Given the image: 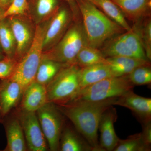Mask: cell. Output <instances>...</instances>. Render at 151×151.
Wrapping results in <instances>:
<instances>
[{
	"instance_id": "cell-8",
	"label": "cell",
	"mask_w": 151,
	"mask_h": 151,
	"mask_svg": "<svg viewBox=\"0 0 151 151\" xmlns=\"http://www.w3.org/2000/svg\"><path fill=\"white\" fill-rule=\"evenodd\" d=\"M18 120L24 133L27 145L30 150L45 151L46 140L42 130L36 112L22 110Z\"/></svg>"
},
{
	"instance_id": "cell-10",
	"label": "cell",
	"mask_w": 151,
	"mask_h": 151,
	"mask_svg": "<svg viewBox=\"0 0 151 151\" xmlns=\"http://www.w3.org/2000/svg\"><path fill=\"white\" fill-rule=\"evenodd\" d=\"M70 19V12L67 9H58L49 22L44 39L43 52L50 49L59 41L67 30Z\"/></svg>"
},
{
	"instance_id": "cell-30",
	"label": "cell",
	"mask_w": 151,
	"mask_h": 151,
	"mask_svg": "<svg viewBox=\"0 0 151 151\" xmlns=\"http://www.w3.org/2000/svg\"><path fill=\"white\" fill-rule=\"evenodd\" d=\"M18 61L15 58L5 57L0 60V79L10 78L13 74Z\"/></svg>"
},
{
	"instance_id": "cell-6",
	"label": "cell",
	"mask_w": 151,
	"mask_h": 151,
	"mask_svg": "<svg viewBox=\"0 0 151 151\" xmlns=\"http://www.w3.org/2000/svg\"><path fill=\"white\" fill-rule=\"evenodd\" d=\"M134 86L128 75L109 77L81 89L73 101L98 102L116 98L133 91Z\"/></svg>"
},
{
	"instance_id": "cell-25",
	"label": "cell",
	"mask_w": 151,
	"mask_h": 151,
	"mask_svg": "<svg viewBox=\"0 0 151 151\" xmlns=\"http://www.w3.org/2000/svg\"><path fill=\"white\" fill-rule=\"evenodd\" d=\"M122 36L127 47L136 58L149 60L146 56L140 36L135 27L122 33Z\"/></svg>"
},
{
	"instance_id": "cell-34",
	"label": "cell",
	"mask_w": 151,
	"mask_h": 151,
	"mask_svg": "<svg viewBox=\"0 0 151 151\" xmlns=\"http://www.w3.org/2000/svg\"><path fill=\"white\" fill-rule=\"evenodd\" d=\"M11 1L12 0H0V6L6 11L10 4Z\"/></svg>"
},
{
	"instance_id": "cell-38",
	"label": "cell",
	"mask_w": 151,
	"mask_h": 151,
	"mask_svg": "<svg viewBox=\"0 0 151 151\" xmlns=\"http://www.w3.org/2000/svg\"><path fill=\"white\" fill-rule=\"evenodd\" d=\"M0 117H1V111H0Z\"/></svg>"
},
{
	"instance_id": "cell-3",
	"label": "cell",
	"mask_w": 151,
	"mask_h": 151,
	"mask_svg": "<svg viewBox=\"0 0 151 151\" xmlns=\"http://www.w3.org/2000/svg\"><path fill=\"white\" fill-rule=\"evenodd\" d=\"M80 67L75 63L65 64L46 86L47 102L57 105L73 101L81 90Z\"/></svg>"
},
{
	"instance_id": "cell-29",
	"label": "cell",
	"mask_w": 151,
	"mask_h": 151,
	"mask_svg": "<svg viewBox=\"0 0 151 151\" xmlns=\"http://www.w3.org/2000/svg\"><path fill=\"white\" fill-rule=\"evenodd\" d=\"M140 36L147 58L151 59V21L148 19L143 27H135Z\"/></svg>"
},
{
	"instance_id": "cell-28",
	"label": "cell",
	"mask_w": 151,
	"mask_h": 151,
	"mask_svg": "<svg viewBox=\"0 0 151 151\" xmlns=\"http://www.w3.org/2000/svg\"><path fill=\"white\" fill-rule=\"evenodd\" d=\"M128 76L131 83L134 86L151 85L150 65L137 67Z\"/></svg>"
},
{
	"instance_id": "cell-13",
	"label": "cell",
	"mask_w": 151,
	"mask_h": 151,
	"mask_svg": "<svg viewBox=\"0 0 151 151\" xmlns=\"http://www.w3.org/2000/svg\"><path fill=\"white\" fill-rule=\"evenodd\" d=\"M24 91L19 82L11 78L1 79L0 82L1 116H5L16 106Z\"/></svg>"
},
{
	"instance_id": "cell-11",
	"label": "cell",
	"mask_w": 151,
	"mask_h": 151,
	"mask_svg": "<svg viewBox=\"0 0 151 151\" xmlns=\"http://www.w3.org/2000/svg\"><path fill=\"white\" fill-rule=\"evenodd\" d=\"M116 108L111 106L103 113L98 127L100 132L99 145L103 151H113L118 145L119 139L114 129V123L117 120Z\"/></svg>"
},
{
	"instance_id": "cell-7",
	"label": "cell",
	"mask_w": 151,
	"mask_h": 151,
	"mask_svg": "<svg viewBox=\"0 0 151 151\" xmlns=\"http://www.w3.org/2000/svg\"><path fill=\"white\" fill-rule=\"evenodd\" d=\"M36 112L50 150H59L60 137L64 126L62 113L55 104L50 102L45 103Z\"/></svg>"
},
{
	"instance_id": "cell-39",
	"label": "cell",
	"mask_w": 151,
	"mask_h": 151,
	"mask_svg": "<svg viewBox=\"0 0 151 151\" xmlns=\"http://www.w3.org/2000/svg\"></svg>"
},
{
	"instance_id": "cell-24",
	"label": "cell",
	"mask_w": 151,
	"mask_h": 151,
	"mask_svg": "<svg viewBox=\"0 0 151 151\" xmlns=\"http://www.w3.org/2000/svg\"><path fill=\"white\" fill-rule=\"evenodd\" d=\"M101 51L105 58L117 56L135 58L124 42L122 34L110 39Z\"/></svg>"
},
{
	"instance_id": "cell-9",
	"label": "cell",
	"mask_w": 151,
	"mask_h": 151,
	"mask_svg": "<svg viewBox=\"0 0 151 151\" xmlns=\"http://www.w3.org/2000/svg\"><path fill=\"white\" fill-rule=\"evenodd\" d=\"M114 105L128 108L142 125L151 122V99L135 94L133 91L117 97Z\"/></svg>"
},
{
	"instance_id": "cell-23",
	"label": "cell",
	"mask_w": 151,
	"mask_h": 151,
	"mask_svg": "<svg viewBox=\"0 0 151 151\" xmlns=\"http://www.w3.org/2000/svg\"><path fill=\"white\" fill-rule=\"evenodd\" d=\"M106 58L99 49L86 45L78 52L74 63L82 68L105 63Z\"/></svg>"
},
{
	"instance_id": "cell-21",
	"label": "cell",
	"mask_w": 151,
	"mask_h": 151,
	"mask_svg": "<svg viewBox=\"0 0 151 151\" xmlns=\"http://www.w3.org/2000/svg\"><path fill=\"white\" fill-rule=\"evenodd\" d=\"M95 1L97 7L102 9L108 17L118 24L126 31H129L132 29L123 12L113 1L111 0H95Z\"/></svg>"
},
{
	"instance_id": "cell-18",
	"label": "cell",
	"mask_w": 151,
	"mask_h": 151,
	"mask_svg": "<svg viewBox=\"0 0 151 151\" xmlns=\"http://www.w3.org/2000/svg\"><path fill=\"white\" fill-rule=\"evenodd\" d=\"M123 12L125 17L137 20L150 13L151 0H111Z\"/></svg>"
},
{
	"instance_id": "cell-37",
	"label": "cell",
	"mask_w": 151,
	"mask_h": 151,
	"mask_svg": "<svg viewBox=\"0 0 151 151\" xmlns=\"http://www.w3.org/2000/svg\"><path fill=\"white\" fill-rule=\"evenodd\" d=\"M87 1H89L93 3V4H94V5H95L97 6V4H96L95 0H87Z\"/></svg>"
},
{
	"instance_id": "cell-32",
	"label": "cell",
	"mask_w": 151,
	"mask_h": 151,
	"mask_svg": "<svg viewBox=\"0 0 151 151\" xmlns=\"http://www.w3.org/2000/svg\"><path fill=\"white\" fill-rule=\"evenodd\" d=\"M142 132H141L143 139L147 145L151 147V122L142 125Z\"/></svg>"
},
{
	"instance_id": "cell-27",
	"label": "cell",
	"mask_w": 151,
	"mask_h": 151,
	"mask_svg": "<svg viewBox=\"0 0 151 151\" xmlns=\"http://www.w3.org/2000/svg\"><path fill=\"white\" fill-rule=\"evenodd\" d=\"M58 0H35V13L40 20L45 19L58 10Z\"/></svg>"
},
{
	"instance_id": "cell-36",
	"label": "cell",
	"mask_w": 151,
	"mask_h": 151,
	"mask_svg": "<svg viewBox=\"0 0 151 151\" xmlns=\"http://www.w3.org/2000/svg\"><path fill=\"white\" fill-rule=\"evenodd\" d=\"M4 53V51L2 48L1 45V43H0V60L3 59L5 57Z\"/></svg>"
},
{
	"instance_id": "cell-20",
	"label": "cell",
	"mask_w": 151,
	"mask_h": 151,
	"mask_svg": "<svg viewBox=\"0 0 151 151\" xmlns=\"http://www.w3.org/2000/svg\"><path fill=\"white\" fill-rule=\"evenodd\" d=\"M0 43L5 56L14 58L16 42L7 18L0 21Z\"/></svg>"
},
{
	"instance_id": "cell-33",
	"label": "cell",
	"mask_w": 151,
	"mask_h": 151,
	"mask_svg": "<svg viewBox=\"0 0 151 151\" xmlns=\"http://www.w3.org/2000/svg\"><path fill=\"white\" fill-rule=\"evenodd\" d=\"M65 1L69 5L73 13H77L78 11H79V9H78L76 0H65Z\"/></svg>"
},
{
	"instance_id": "cell-12",
	"label": "cell",
	"mask_w": 151,
	"mask_h": 151,
	"mask_svg": "<svg viewBox=\"0 0 151 151\" xmlns=\"http://www.w3.org/2000/svg\"><path fill=\"white\" fill-rule=\"evenodd\" d=\"M17 44L14 58L18 62L28 51L32 43L35 32L27 22L17 16L9 17Z\"/></svg>"
},
{
	"instance_id": "cell-16",
	"label": "cell",
	"mask_w": 151,
	"mask_h": 151,
	"mask_svg": "<svg viewBox=\"0 0 151 151\" xmlns=\"http://www.w3.org/2000/svg\"><path fill=\"white\" fill-rule=\"evenodd\" d=\"M111 77L113 76L111 69L105 63L80 67L79 81L81 90L103 79Z\"/></svg>"
},
{
	"instance_id": "cell-17",
	"label": "cell",
	"mask_w": 151,
	"mask_h": 151,
	"mask_svg": "<svg viewBox=\"0 0 151 151\" xmlns=\"http://www.w3.org/2000/svg\"><path fill=\"white\" fill-rule=\"evenodd\" d=\"M60 150L62 151H93L83 136L69 127L63 129Z\"/></svg>"
},
{
	"instance_id": "cell-14",
	"label": "cell",
	"mask_w": 151,
	"mask_h": 151,
	"mask_svg": "<svg viewBox=\"0 0 151 151\" xmlns=\"http://www.w3.org/2000/svg\"><path fill=\"white\" fill-rule=\"evenodd\" d=\"M47 103L46 86L34 80L25 88L22 96V110L37 111Z\"/></svg>"
},
{
	"instance_id": "cell-4",
	"label": "cell",
	"mask_w": 151,
	"mask_h": 151,
	"mask_svg": "<svg viewBox=\"0 0 151 151\" xmlns=\"http://www.w3.org/2000/svg\"><path fill=\"white\" fill-rule=\"evenodd\" d=\"M49 22L37 26L31 45L18 62L11 79L19 82L24 89L35 79L43 53V43Z\"/></svg>"
},
{
	"instance_id": "cell-26",
	"label": "cell",
	"mask_w": 151,
	"mask_h": 151,
	"mask_svg": "<svg viewBox=\"0 0 151 151\" xmlns=\"http://www.w3.org/2000/svg\"><path fill=\"white\" fill-rule=\"evenodd\" d=\"M151 147L146 145L142 133L129 136L126 139H119L113 151H150Z\"/></svg>"
},
{
	"instance_id": "cell-19",
	"label": "cell",
	"mask_w": 151,
	"mask_h": 151,
	"mask_svg": "<svg viewBox=\"0 0 151 151\" xmlns=\"http://www.w3.org/2000/svg\"><path fill=\"white\" fill-rule=\"evenodd\" d=\"M7 145L5 151H25L27 150L24 133L18 119L10 121L6 127Z\"/></svg>"
},
{
	"instance_id": "cell-5",
	"label": "cell",
	"mask_w": 151,
	"mask_h": 151,
	"mask_svg": "<svg viewBox=\"0 0 151 151\" xmlns=\"http://www.w3.org/2000/svg\"><path fill=\"white\" fill-rule=\"evenodd\" d=\"M86 45L87 40L83 25L76 24L66 30L53 47L43 52L42 58L63 64H73L79 52Z\"/></svg>"
},
{
	"instance_id": "cell-22",
	"label": "cell",
	"mask_w": 151,
	"mask_h": 151,
	"mask_svg": "<svg viewBox=\"0 0 151 151\" xmlns=\"http://www.w3.org/2000/svg\"><path fill=\"white\" fill-rule=\"evenodd\" d=\"M64 65L51 60L42 58L35 80L46 86Z\"/></svg>"
},
{
	"instance_id": "cell-35",
	"label": "cell",
	"mask_w": 151,
	"mask_h": 151,
	"mask_svg": "<svg viewBox=\"0 0 151 151\" xmlns=\"http://www.w3.org/2000/svg\"><path fill=\"white\" fill-rule=\"evenodd\" d=\"M5 10L0 6V21L5 18Z\"/></svg>"
},
{
	"instance_id": "cell-1",
	"label": "cell",
	"mask_w": 151,
	"mask_h": 151,
	"mask_svg": "<svg viewBox=\"0 0 151 151\" xmlns=\"http://www.w3.org/2000/svg\"><path fill=\"white\" fill-rule=\"evenodd\" d=\"M117 98L98 102L75 100L57 106L72 122L76 129L88 142L93 151H103L98 139L99 122L103 113L114 105Z\"/></svg>"
},
{
	"instance_id": "cell-15",
	"label": "cell",
	"mask_w": 151,
	"mask_h": 151,
	"mask_svg": "<svg viewBox=\"0 0 151 151\" xmlns=\"http://www.w3.org/2000/svg\"><path fill=\"white\" fill-rule=\"evenodd\" d=\"M105 63L110 68L113 77L128 75L137 67L150 65L149 60L126 56L106 58Z\"/></svg>"
},
{
	"instance_id": "cell-2",
	"label": "cell",
	"mask_w": 151,
	"mask_h": 151,
	"mask_svg": "<svg viewBox=\"0 0 151 151\" xmlns=\"http://www.w3.org/2000/svg\"><path fill=\"white\" fill-rule=\"evenodd\" d=\"M76 1L83 19L88 46L99 49L106 41L125 31L91 2Z\"/></svg>"
},
{
	"instance_id": "cell-31",
	"label": "cell",
	"mask_w": 151,
	"mask_h": 151,
	"mask_svg": "<svg viewBox=\"0 0 151 151\" xmlns=\"http://www.w3.org/2000/svg\"><path fill=\"white\" fill-rule=\"evenodd\" d=\"M27 6V0H12L5 12V18L23 14L26 11Z\"/></svg>"
}]
</instances>
